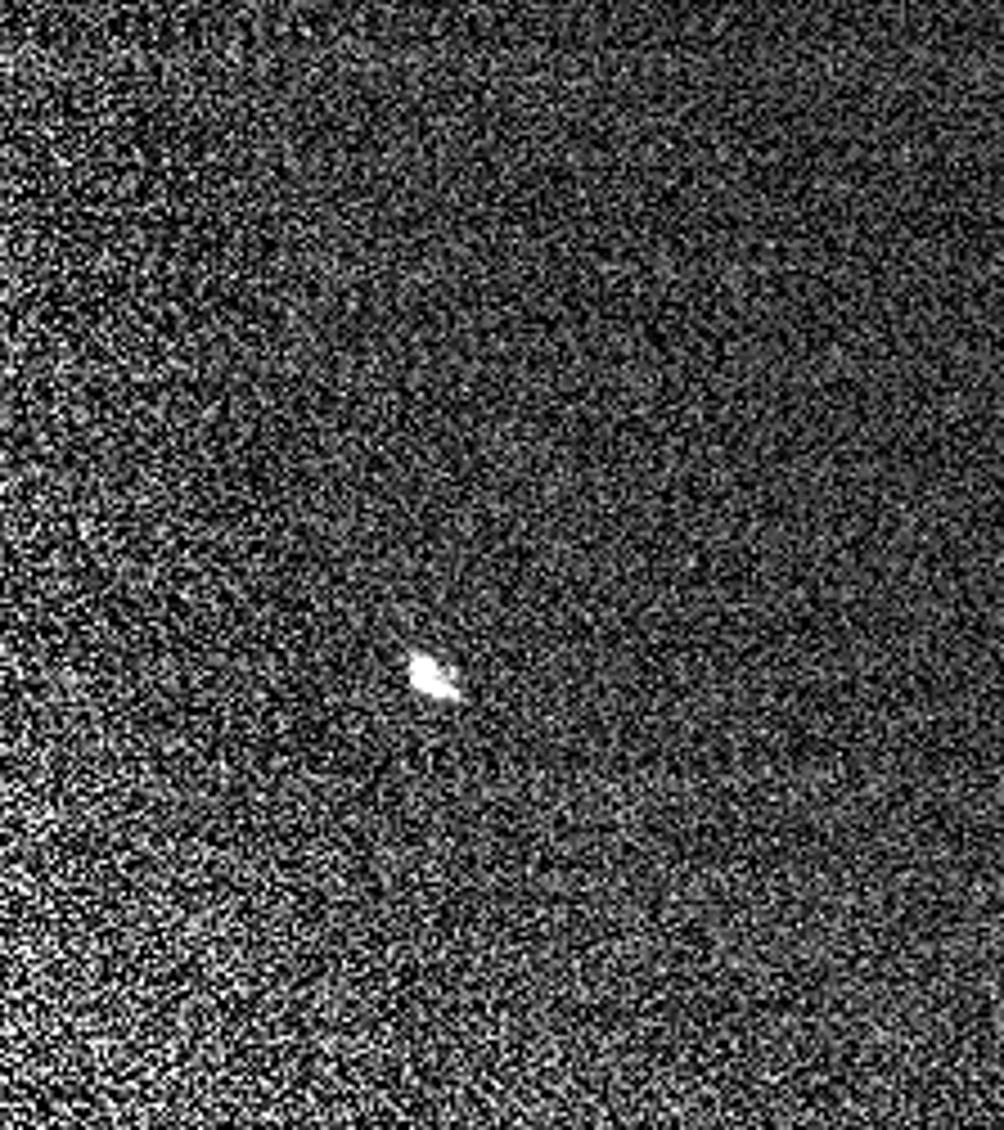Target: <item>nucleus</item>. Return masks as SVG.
I'll return each instance as SVG.
<instances>
[{"label":"nucleus","instance_id":"nucleus-1","mask_svg":"<svg viewBox=\"0 0 1004 1130\" xmlns=\"http://www.w3.org/2000/svg\"><path fill=\"white\" fill-rule=\"evenodd\" d=\"M410 680H415V689H424V694H437V698H451L455 694V680L446 676L433 658H415V662H410Z\"/></svg>","mask_w":1004,"mask_h":1130}]
</instances>
